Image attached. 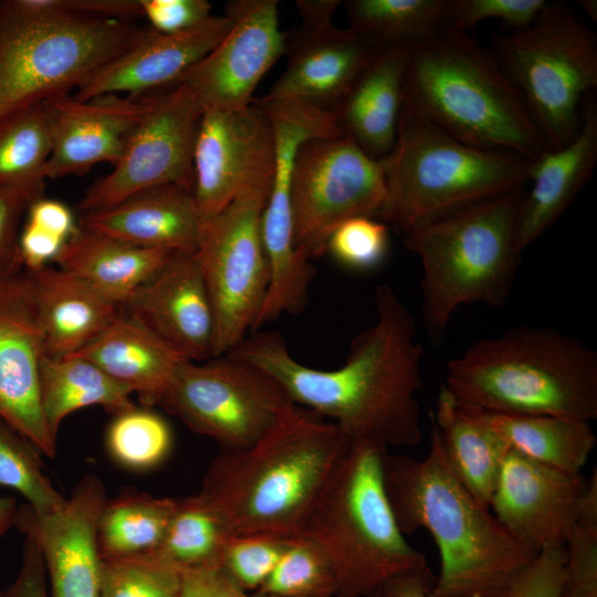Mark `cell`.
I'll use <instances>...</instances> for the list:
<instances>
[{"label": "cell", "instance_id": "cell-56", "mask_svg": "<svg viewBox=\"0 0 597 597\" xmlns=\"http://www.w3.org/2000/svg\"><path fill=\"white\" fill-rule=\"evenodd\" d=\"M577 3H579L590 19H594V21L597 20V2L595 0H582L577 1Z\"/></svg>", "mask_w": 597, "mask_h": 597}, {"label": "cell", "instance_id": "cell-35", "mask_svg": "<svg viewBox=\"0 0 597 597\" xmlns=\"http://www.w3.org/2000/svg\"><path fill=\"white\" fill-rule=\"evenodd\" d=\"M232 536L220 511L197 492L176 499L166 535L154 555L180 573L219 568L224 547Z\"/></svg>", "mask_w": 597, "mask_h": 597}, {"label": "cell", "instance_id": "cell-51", "mask_svg": "<svg viewBox=\"0 0 597 597\" xmlns=\"http://www.w3.org/2000/svg\"><path fill=\"white\" fill-rule=\"evenodd\" d=\"M66 241L25 222L19 235V253L28 271L41 269L55 261Z\"/></svg>", "mask_w": 597, "mask_h": 597}, {"label": "cell", "instance_id": "cell-14", "mask_svg": "<svg viewBox=\"0 0 597 597\" xmlns=\"http://www.w3.org/2000/svg\"><path fill=\"white\" fill-rule=\"evenodd\" d=\"M202 108L182 83L150 94L113 170L83 197L82 212L113 206L142 190L175 184L193 191V148Z\"/></svg>", "mask_w": 597, "mask_h": 597}, {"label": "cell", "instance_id": "cell-36", "mask_svg": "<svg viewBox=\"0 0 597 597\" xmlns=\"http://www.w3.org/2000/svg\"><path fill=\"white\" fill-rule=\"evenodd\" d=\"M449 0H348L350 28L380 49L407 45L448 24Z\"/></svg>", "mask_w": 597, "mask_h": 597}, {"label": "cell", "instance_id": "cell-18", "mask_svg": "<svg viewBox=\"0 0 597 597\" xmlns=\"http://www.w3.org/2000/svg\"><path fill=\"white\" fill-rule=\"evenodd\" d=\"M106 500L102 480L87 473L55 512L18 506L14 527L39 548L51 597H98L97 522Z\"/></svg>", "mask_w": 597, "mask_h": 597}, {"label": "cell", "instance_id": "cell-2", "mask_svg": "<svg viewBox=\"0 0 597 597\" xmlns=\"http://www.w3.org/2000/svg\"><path fill=\"white\" fill-rule=\"evenodd\" d=\"M384 480L401 532L426 530L438 547L440 569L429 597H490L537 555L459 482L431 422L428 454L389 453Z\"/></svg>", "mask_w": 597, "mask_h": 597}, {"label": "cell", "instance_id": "cell-46", "mask_svg": "<svg viewBox=\"0 0 597 597\" xmlns=\"http://www.w3.org/2000/svg\"><path fill=\"white\" fill-rule=\"evenodd\" d=\"M565 545L541 551L511 582L490 597H559Z\"/></svg>", "mask_w": 597, "mask_h": 597}, {"label": "cell", "instance_id": "cell-6", "mask_svg": "<svg viewBox=\"0 0 597 597\" xmlns=\"http://www.w3.org/2000/svg\"><path fill=\"white\" fill-rule=\"evenodd\" d=\"M525 190L485 199L401 235L421 265V320L431 346L443 344L462 305L502 307L521 264L517 231Z\"/></svg>", "mask_w": 597, "mask_h": 597}, {"label": "cell", "instance_id": "cell-40", "mask_svg": "<svg viewBox=\"0 0 597 597\" xmlns=\"http://www.w3.org/2000/svg\"><path fill=\"white\" fill-rule=\"evenodd\" d=\"M180 593L181 573L156 555L101 561L98 597H180Z\"/></svg>", "mask_w": 597, "mask_h": 597}, {"label": "cell", "instance_id": "cell-20", "mask_svg": "<svg viewBox=\"0 0 597 597\" xmlns=\"http://www.w3.org/2000/svg\"><path fill=\"white\" fill-rule=\"evenodd\" d=\"M121 308L186 359L214 357V313L195 253H174Z\"/></svg>", "mask_w": 597, "mask_h": 597}, {"label": "cell", "instance_id": "cell-45", "mask_svg": "<svg viewBox=\"0 0 597 597\" xmlns=\"http://www.w3.org/2000/svg\"><path fill=\"white\" fill-rule=\"evenodd\" d=\"M0 4L24 18L95 15L128 21L143 15L140 0H4Z\"/></svg>", "mask_w": 597, "mask_h": 597}, {"label": "cell", "instance_id": "cell-39", "mask_svg": "<svg viewBox=\"0 0 597 597\" xmlns=\"http://www.w3.org/2000/svg\"><path fill=\"white\" fill-rule=\"evenodd\" d=\"M0 488L14 490L38 513L60 510L64 498L44 473L38 450L0 420Z\"/></svg>", "mask_w": 597, "mask_h": 597}, {"label": "cell", "instance_id": "cell-53", "mask_svg": "<svg viewBox=\"0 0 597 597\" xmlns=\"http://www.w3.org/2000/svg\"><path fill=\"white\" fill-rule=\"evenodd\" d=\"M429 567L415 569L388 580L379 590V597H429L434 582Z\"/></svg>", "mask_w": 597, "mask_h": 597}, {"label": "cell", "instance_id": "cell-54", "mask_svg": "<svg viewBox=\"0 0 597 597\" xmlns=\"http://www.w3.org/2000/svg\"><path fill=\"white\" fill-rule=\"evenodd\" d=\"M341 1L337 0H297L295 6L303 22L302 27L324 29L333 25V15Z\"/></svg>", "mask_w": 597, "mask_h": 597}, {"label": "cell", "instance_id": "cell-32", "mask_svg": "<svg viewBox=\"0 0 597 597\" xmlns=\"http://www.w3.org/2000/svg\"><path fill=\"white\" fill-rule=\"evenodd\" d=\"M132 391L80 356L50 357L40 364V400L50 437L57 442L59 428L72 412L102 406L115 415L135 407Z\"/></svg>", "mask_w": 597, "mask_h": 597}, {"label": "cell", "instance_id": "cell-28", "mask_svg": "<svg viewBox=\"0 0 597 597\" xmlns=\"http://www.w3.org/2000/svg\"><path fill=\"white\" fill-rule=\"evenodd\" d=\"M28 272L46 356L65 357L77 353L121 313L119 306L60 268L45 265Z\"/></svg>", "mask_w": 597, "mask_h": 597}, {"label": "cell", "instance_id": "cell-27", "mask_svg": "<svg viewBox=\"0 0 597 597\" xmlns=\"http://www.w3.org/2000/svg\"><path fill=\"white\" fill-rule=\"evenodd\" d=\"M73 355L93 363L149 406L158 405L179 366L188 360L126 313Z\"/></svg>", "mask_w": 597, "mask_h": 597}, {"label": "cell", "instance_id": "cell-7", "mask_svg": "<svg viewBox=\"0 0 597 597\" xmlns=\"http://www.w3.org/2000/svg\"><path fill=\"white\" fill-rule=\"evenodd\" d=\"M388 454L376 440L349 442L303 526L301 534L331 561L338 597H368L391 578L428 566L406 540L387 496Z\"/></svg>", "mask_w": 597, "mask_h": 597}, {"label": "cell", "instance_id": "cell-10", "mask_svg": "<svg viewBox=\"0 0 597 597\" xmlns=\"http://www.w3.org/2000/svg\"><path fill=\"white\" fill-rule=\"evenodd\" d=\"M144 30L95 15L24 18L0 6V124L76 91Z\"/></svg>", "mask_w": 597, "mask_h": 597}, {"label": "cell", "instance_id": "cell-1", "mask_svg": "<svg viewBox=\"0 0 597 597\" xmlns=\"http://www.w3.org/2000/svg\"><path fill=\"white\" fill-rule=\"evenodd\" d=\"M374 306V323L354 336L345 363L334 369L300 363L275 332L252 333L229 352L273 376L295 405L334 422L349 442L413 447L422 437L417 321L389 284L376 287Z\"/></svg>", "mask_w": 597, "mask_h": 597}, {"label": "cell", "instance_id": "cell-23", "mask_svg": "<svg viewBox=\"0 0 597 597\" xmlns=\"http://www.w3.org/2000/svg\"><path fill=\"white\" fill-rule=\"evenodd\" d=\"M380 50L350 27H301L286 36V67L264 97L296 100L331 112Z\"/></svg>", "mask_w": 597, "mask_h": 597}, {"label": "cell", "instance_id": "cell-49", "mask_svg": "<svg viewBox=\"0 0 597 597\" xmlns=\"http://www.w3.org/2000/svg\"><path fill=\"white\" fill-rule=\"evenodd\" d=\"M0 597H51L42 555L28 537L23 541L18 573L0 589Z\"/></svg>", "mask_w": 597, "mask_h": 597}, {"label": "cell", "instance_id": "cell-12", "mask_svg": "<svg viewBox=\"0 0 597 597\" xmlns=\"http://www.w3.org/2000/svg\"><path fill=\"white\" fill-rule=\"evenodd\" d=\"M270 186L245 189L202 220L195 255L214 313V356L228 353L254 331L266 296L270 269L262 217Z\"/></svg>", "mask_w": 597, "mask_h": 597}, {"label": "cell", "instance_id": "cell-19", "mask_svg": "<svg viewBox=\"0 0 597 597\" xmlns=\"http://www.w3.org/2000/svg\"><path fill=\"white\" fill-rule=\"evenodd\" d=\"M588 482L580 472L561 470L510 449L490 510L519 543L538 554L565 545Z\"/></svg>", "mask_w": 597, "mask_h": 597}, {"label": "cell", "instance_id": "cell-55", "mask_svg": "<svg viewBox=\"0 0 597 597\" xmlns=\"http://www.w3.org/2000/svg\"><path fill=\"white\" fill-rule=\"evenodd\" d=\"M18 506L14 496L0 494V540L14 526Z\"/></svg>", "mask_w": 597, "mask_h": 597}, {"label": "cell", "instance_id": "cell-17", "mask_svg": "<svg viewBox=\"0 0 597 597\" xmlns=\"http://www.w3.org/2000/svg\"><path fill=\"white\" fill-rule=\"evenodd\" d=\"M44 334L29 272L20 269L0 279V420L38 451L53 458L40 400V364Z\"/></svg>", "mask_w": 597, "mask_h": 597}, {"label": "cell", "instance_id": "cell-43", "mask_svg": "<svg viewBox=\"0 0 597 597\" xmlns=\"http://www.w3.org/2000/svg\"><path fill=\"white\" fill-rule=\"evenodd\" d=\"M565 549L559 597H597V525L576 523Z\"/></svg>", "mask_w": 597, "mask_h": 597}, {"label": "cell", "instance_id": "cell-29", "mask_svg": "<svg viewBox=\"0 0 597 597\" xmlns=\"http://www.w3.org/2000/svg\"><path fill=\"white\" fill-rule=\"evenodd\" d=\"M174 253L139 248L78 226L54 262L122 307Z\"/></svg>", "mask_w": 597, "mask_h": 597}, {"label": "cell", "instance_id": "cell-38", "mask_svg": "<svg viewBox=\"0 0 597 597\" xmlns=\"http://www.w3.org/2000/svg\"><path fill=\"white\" fill-rule=\"evenodd\" d=\"M274 597H338V582L325 552L310 537H293L256 591Z\"/></svg>", "mask_w": 597, "mask_h": 597}, {"label": "cell", "instance_id": "cell-8", "mask_svg": "<svg viewBox=\"0 0 597 597\" xmlns=\"http://www.w3.org/2000/svg\"><path fill=\"white\" fill-rule=\"evenodd\" d=\"M387 196L377 219L399 234L475 202L524 189L533 160L469 145L404 101L380 159Z\"/></svg>", "mask_w": 597, "mask_h": 597}, {"label": "cell", "instance_id": "cell-37", "mask_svg": "<svg viewBox=\"0 0 597 597\" xmlns=\"http://www.w3.org/2000/svg\"><path fill=\"white\" fill-rule=\"evenodd\" d=\"M172 432L157 412L136 406L118 412L106 431L109 457L130 471L159 467L172 448Z\"/></svg>", "mask_w": 597, "mask_h": 597}, {"label": "cell", "instance_id": "cell-41", "mask_svg": "<svg viewBox=\"0 0 597 597\" xmlns=\"http://www.w3.org/2000/svg\"><path fill=\"white\" fill-rule=\"evenodd\" d=\"M292 538L264 533L233 535L224 547L219 568L241 589L256 593Z\"/></svg>", "mask_w": 597, "mask_h": 597}, {"label": "cell", "instance_id": "cell-42", "mask_svg": "<svg viewBox=\"0 0 597 597\" xmlns=\"http://www.w3.org/2000/svg\"><path fill=\"white\" fill-rule=\"evenodd\" d=\"M389 247L388 226L370 217L352 218L329 235L326 251L342 265L353 270H370L379 265Z\"/></svg>", "mask_w": 597, "mask_h": 597}, {"label": "cell", "instance_id": "cell-4", "mask_svg": "<svg viewBox=\"0 0 597 597\" xmlns=\"http://www.w3.org/2000/svg\"><path fill=\"white\" fill-rule=\"evenodd\" d=\"M461 405L511 415L597 418V353L551 327L516 326L474 342L446 367Z\"/></svg>", "mask_w": 597, "mask_h": 597}, {"label": "cell", "instance_id": "cell-52", "mask_svg": "<svg viewBox=\"0 0 597 597\" xmlns=\"http://www.w3.org/2000/svg\"><path fill=\"white\" fill-rule=\"evenodd\" d=\"M51 234L69 241L77 231L72 210L63 202L41 197L27 210V221Z\"/></svg>", "mask_w": 597, "mask_h": 597}, {"label": "cell", "instance_id": "cell-22", "mask_svg": "<svg viewBox=\"0 0 597 597\" xmlns=\"http://www.w3.org/2000/svg\"><path fill=\"white\" fill-rule=\"evenodd\" d=\"M53 117V145L46 179L84 172L100 163L116 165L150 95H103L78 101L63 94L48 100Z\"/></svg>", "mask_w": 597, "mask_h": 597}, {"label": "cell", "instance_id": "cell-3", "mask_svg": "<svg viewBox=\"0 0 597 597\" xmlns=\"http://www.w3.org/2000/svg\"><path fill=\"white\" fill-rule=\"evenodd\" d=\"M348 446L334 422L294 405L252 447L220 451L199 492L220 511L233 535L292 538L302 533Z\"/></svg>", "mask_w": 597, "mask_h": 597}, {"label": "cell", "instance_id": "cell-13", "mask_svg": "<svg viewBox=\"0 0 597 597\" xmlns=\"http://www.w3.org/2000/svg\"><path fill=\"white\" fill-rule=\"evenodd\" d=\"M387 196L381 161L350 137H318L297 149L291 181L295 248L310 260L326 251L331 233L344 221L378 217Z\"/></svg>", "mask_w": 597, "mask_h": 597}, {"label": "cell", "instance_id": "cell-48", "mask_svg": "<svg viewBox=\"0 0 597 597\" xmlns=\"http://www.w3.org/2000/svg\"><path fill=\"white\" fill-rule=\"evenodd\" d=\"M30 205L22 195L0 189V279L23 269L19 253L20 222Z\"/></svg>", "mask_w": 597, "mask_h": 597}, {"label": "cell", "instance_id": "cell-31", "mask_svg": "<svg viewBox=\"0 0 597 597\" xmlns=\"http://www.w3.org/2000/svg\"><path fill=\"white\" fill-rule=\"evenodd\" d=\"M461 406L493 429L510 449L561 470L580 472L597 442L589 422L546 415L500 413Z\"/></svg>", "mask_w": 597, "mask_h": 597}, {"label": "cell", "instance_id": "cell-9", "mask_svg": "<svg viewBox=\"0 0 597 597\" xmlns=\"http://www.w3.org/2000/svg\"><path fill=\"white\" fill-rule=\"evenodd\" d=\"M551 149L579 130L597 87V38L575 10L546 2L525 28L493 36L491 52Z\"/></svg>", "mask_w": 597, "mask_h": 597}, {"label": "cell", "instance_id": "cell-30", "mask_svg": "<svg viewBox=\"0 0 597 597\" xmlns=\"http://www.w3.org/2000/svg\"><path fill=\"white\" fill-rule=\"evenodd\" d=\"M429 419L454 476L480 504L490 509L510 450L507 443L462 407L442 384Z\"/></svg>", "mask_w": 597, "mask_h": 597}, {"label": "cell", "instance_id": "cell-33", "mask_svg": "<svg viewBox=\"0 0 597 597\" xmlns=\"http://www.w3.org/2000/svg\"><path fill=\"white\" fill-rule=\"evenodd\" d=\"M176 499L134 491L106 500L97 522L102 559L154 555L166 535Z\"/></svg>", "mask_w": 597, "mask_h": 597}, {"label": "cell", "instance_id": "cell-11", "mask_svg": "<svg viewBox=\"0 0 597 597\" xmlns=\"http://www.w3.org/2000/svg\"><path fill=\"white\" fill-rule=\"evenodd\" d=\"M158 405L221 451H241L295 404L273 376L228 352L200 363L185 360Z\"/></svg>", "mask_w": 597, "mask_h": 597}, {"label": "cell", "instance_id": "cell-34", "mask_svg": "<svg viewBox=\"0 0 597 597\" xmlns=\"http://www.w3.org/2000/svg\"><path fill=\"white\" fill-rule=\"evenodd\" d=\"M53 145V117L48 101L0 124V189L43 197L45 167Z\"/></svg>", "mask_w": 597, "mask_h": 597}, {"label": "cell", "instance_id": "cell-47", "mask_svg": "<svg viewBox=\"0 0 597 597\" xmlns=\"http://www.w3.org/2000/svg\"><path fill=\"white\" fill-rule=\"evenodd\" d=\"M140 7L151 29L166 34L189 30L212 15L206 0H140Z\"/></svg>", "mask_w": 597, "mask_h": 597}, {"label": "cell", "instance_id": "cell-44", "mask_svg": "<svg viewBox=\"0 0 597 597\" xmlns=\"http://www.w3.org/2000/svg\"><path fill=\"white\" fill-rule=\"evenodd\" d=\"M546 0H449L448 24L467 32L486 19L501 20L510 29L527 27L546 4Z\"/></svg>", "mask_w": 597, "mask_h": 597}, {"label": "cell", "instance_id": "cell-25", "mask_svg": "<svg viewBox=\"0 0 597 597\" xmlns=\"http://www.w3.org/2000/svg\"><path fill=\"white\" fill-rule=\"evenodd\" d=\"M597 165V98L585 102L576 136L533 160L519 220L517 242L523 252L540 239L575 201Z\"/></svg>", "mask_w": 597, "mask_h": 597}, {"label": "cell", "instance_id": "cell-24", "mask_svg": "<svg viewBox=\"0 0 597 597\" xmlns=\"http://www.w3.org/2000/svg\"><path fill=\"white\" fill-rule=\"evenodd\" d=\"M202 220L193 192L168 184L82 212L78 226L144 249L195 253Z\"/></svg>", "mask_w": 597, "mask_h": 597}, {"label": "cell", "instance_id": "cell-26", "mask_svg": "<svg viewBox=\"0 0 597 597\" xmlns=\"http://www.w3.org/2000/svg\"><path fill=\"white\" fill-rule=\"evenodd\" d=\"M406 45L381 49L329 112L338 127L375 159L392 149L405 92Z\"/></svg>", "mask_w": 597, "mask_h": 597}, {"label": "cell", "instance_id": "cell-57", "mask_svg": "<svg viewBox=\"0 0 597 597\" xmlns=\"http://www.w3.org/2000/svg\"><path fill=\"white\" fill-rule=\"evenodd\" d=\"M368 597H379V594H378V591H376V593H374L373 595H370Z\"/></svg>", "mask_w": 597, "mask_h": 597}, {"label": "cell", "instance_id": "cell-21", "mask_svg": "<svg viewBox=\"0 0 597 597\" xmlns=\"http://www.w3.org/2000/svg\"><path fill=\"white\" fill-rule=\"evenodd\" d=\"M230 25L226 14H212L179 33L145 29L130 48L80 85L73 96L78 101L109 94L142 97L166 90L203 59Z\"/></svg>", "mask_w": 597, "mask_h": 597}, {"label": "cell", "instance_id": "cell-15", "mask_svg": "<svg viewBox=\"0 0 597 597\" xmlns=\"http://www.w3.org/2000/svg\"><path fill=\"white\" fill-rule=\"evenodd\" d=\"M277 6L276 0L227 3L229 31L177 82L193 92L202 111L239 109L253 103L259 82L285 53L286 34L280 29Z\"/></svg>", "mask_w": 597, "mask_h": 597}, {"label": "cell", "instance_id": "cell-16", "mask_svg": "<svg viewBox=\"0 0 597 597\" xmlns=\"http://www.w3.org/2000/svg\"><path fill=\"white\" fill-rule=\"evenodd\" d=\"M274 139L265 114L252 103L239 109H205L193 148V197L207 219L239 193L271 185Z\"/></svg>", "mask_w": 597, "mask_h": 597}, {"label": "cell", "instance_id": "cell-5", "mask_svg": "<svg viewBox=\"0 0 597 597\" xmlns=\"http://www.w3.org/2000/svg\"><path fill=\"white\" fill-rule=\"evenodd\" d=\"M405 102L455 138L530 160L551 149L493 54L447 25L406 45Z\"/></svg>", "mask_w": 597, "mask_h": 597}, {"label": "cell", "instance_id": "cell-50", "mask_svg": "<svg viewBox=\"0 0 597 597\" xmlns=\"http://www.w3.org/2000/svg\"><path fill=\"white\" fill-rule=\"evenodd\" d=\"M180 597H274L250 593L233 584L220 568L181 572Z\"/></svg>", "mask_w": 597, "mask_h": 597}]
</instances>
